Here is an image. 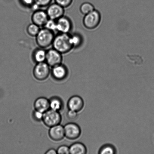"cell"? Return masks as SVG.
I'll use <instances>...</instances> for the list:
<instances>
[{
  "label": "cell",
  "instance_id": "cell-1",
  "mask_svg": "<svg viewBox=\"0 0 154 154\" xmlns=\"http://www.w3.org/2000/svg\"><path fill=\"white\" fill-rule=\"evenodd\" d=\"M52 45L54 49L62 54L68 53L74 48L71 35L66 33H60L55 35Z\"/></svg>",
  "mask_w": 154,
  "mask_h": 154
},
{
  "label": "cell",
  "instance_id": "cell-2",
  "mask_svg": "<svg viewBox=\"0 0 154 154\" xmlns=\"http://www.w3.org/2000/svg\"><path fill=\"white\" fill-rule=\"evenodd\" d=\"M55 36L54 32L43 27L35 37L36 43L39 48L46 49L52 45Z\"/></svg>",
  "mask_w": 154,
  "mask_h": 154
},
{
  "label": "cell",
  "instance_id": "cell-3",
  "mask_svg": "<svg viewBox=\"0 0 154 154\" xmlns=\"http://www.w3.org/2000/svg\"><path fill=\"white\" fill-rule=\"evenodd\" d=\"M101 19L100 13L98 11L94 10L85 15L83 19V24L88 29H94L99 25Z\"/></svg>",
  "mask_w": 154,
  "mask_h": 154
},
{
  "label": "cell",
  "instance_id": "cell-4",
  "mask_svg": "<svg viewBox=\"0 0 154 154\" xmlns=\"http://www.w3.org/2000/svg\"><path fill=\"white\" fill-rule=\"evenodd\" d=\"M62 117L59 112L49 109L44 113L43 121L45 125L48 127L60 124Z\"/></svg>",
  "mask_w": 154,
  "mask_h": 154
},
{
  "label": "cell",
  "instance_id": "cell-5",
  "mask_svg": "<svg viewBox=\"0 0 154 154\" xmlns=\"http://www.w3.org/2000/svg\"><path fill=\"white\" fill-rule=\"evenodd\" d=\"M50 67L46 62L36 63L33 70V75L36 79L44 81L48 78L50 73Z\"/></svg>",
  "mask_w": 154,
  "mask_h": 154
},
{
  "label": "cell",
  "instance_id": "cell-6",
  "mask_svg": "<svg viewBox=\"0 0 154 154\" xmlns=\"http://www.w3.org/2000/svg\"><path fill=\"white\" fill-rule=\"evenodd\" d=\"M62 54L52 48L47 51L46 62L50 67H53L62 64Z\"/></svg>",
  "mask_w": 154,
  "mask_h": 154
},
{
  "label": "cell",
  "instance_id": "cell-7",
  "mask_svg": "<svg viewBox=\"0 0 154 154\" xmlns=\"http://www.w3.org/2000/svg\"><path fill=\"white\" fill-rule=\"evenodd\" d=\"M65 136L68 139L75 140L79 138L81 134V128L76 124L70 123L64 126Z\"/></svg>",
  "mask_w": 154,
  "mask_h": 154
},
{
  "label": "cell",
  "instance_id": "cell-8",
  "mask_svg": "<svg viewBox=\"0 0 154 154\" xmlns=\"http://www.w3.org/2000/svg\"><path fill=\"white\" fill-rule=\"evenodd\" d=\"M49 19L56 20L64 16V8L56 3L50 4L46 11Z\"/></svg>",
  "mask_w": 154,
  "mask_h": 154
},
{
  "label": "cell",
  "instance_id": "cell-9",
  "mask_svg": "<svg viewBox=\"0 0 154 154\" xmlns=\"http://www.w3.org/2000/svg\"><path fill=\"white\" fill-rule=\"evenodd\" d=\"M56 21L57 31L59 33L69 34L72 29V23L69 18L64 16Z\"/></svg>",
  "mask_w": 154,
  "mask_h": 154
},
{
  "label": "cell",
  "instance_id": "cell-10",
  "mask_svg": "<svg viewBox=\"0 0 154 154\" xmlns=\"http://www.w3.org/2000/svg\"><path fill=\"white\" fill-rule=\"evenodd\" d=\"M49 19L46 11L39 9L35 11L31 17L32 23L40 27L44 26Z\"/></svg>",
  "mask_w": 154,
  "mask_h": 154
},
{
  "label": "cell",
  "instance_id": "cell-11",
  "mask_svg": "<svg viewBox=\"0 0 154 154\" xmlns=\"http://www.w3.org/2000/svg\"><path fill=\"white\" fill-rule=\"evenodd\" d=\"M51 73L54 79L61 81L67 78L68 75V70L65 66L61 64L52 67Z\"/></svg>",
  "mask_w": 154,
  "mask_h": 154
},
{
  "label": "cell",
  "instance_id": "cell-12",
  "mask_svg": "<svg viewBox=\"0 0 154 154\" xmlns=\"http://www.w3.org/2000/svg\"><path fill=\"white\" fill-rule=\"evenodd\" d=\"M49 135L51 139L54 141H61L65 136L64 127L60 124L52 127L49 130Z\"/></svg>",
  "mask_w": 154,
  "mask_h": 154
},
{
  "label": "cell",
  "instance_id": "cell-13",
  "mask_svg": "<svg viewBox=\"0 0 154 154\" xmlns=\"http://www.w3.org/2000/svg\"><path fill=\"white\" fill-rule=\"evenodd\" d=\"M84 106V101L81 97L74 96L69 99L67 106L69 109L79 112L83 109Z\"/></svg>",
  "mask_w": 154,
  "mask_h": 154
},
{
  "label": "cell",
  "instance_id": "cell-14",
  "mask_svg": "<svg viewBox=\"0 0 154 154\" xmlns=\"http://www.w3.org/2000/svg\"><path fill=\"white\" fill-rule=\"evenodd\" d=\"M35 109L44 113L50 109L49 100L44 97H40L36 100L34 103Z\"/></svg>",
  "mask_w": 154,
  "mask_h": 154
},
{
  "label": "cell",
  "instance_id": "cell-15",
  "mask_svg": "<svg viewBox=\"0 0 154 154\" xmlns=\"http://www.w3.org/2000/svg\"><path fill=\"white\" fill-rule=\"evenodd\" d=\"M47 51L45 49L39 48L36 49L33 52L32 57L34 61L36 63L46 62Z\"/></svg>",
  "mask_w": 154,
  "mask_h": 154
},
{
  "label": "cell",
  "instance_id": "cell-16",
  "mask_svg": "<svg viewBox=\"0 0 154 154\" xmlns=\"http://www.w3.org/2000/svg\"><path fill=\"white\" fill-rule=\"evenodd\" d=\"M70 154H85L87 153V149L82 143L77 142L74 143L69 147Z\"/></svg>",
  "mask_w": 154,
  "mask_h": 154
},
{
  "label": "cell",
  "instance_id": "cell-17",
  "mask_svg": "<svg viewBox=\"0 0 154 154\" xmlns=\"http://www.w3.org/2000/svg\"><path fill=\"white\" fill-rule=\"evenodd\" d=\"M49 100L50 109L58 112L62 109L63 103L60 98L57 97H54L51 98Z\"/></svg>",
  "mask_w": 154,
  "mask_h": 154
},
{
  "label": "cell",
  "instance_id": "cell-18",
  "mask_svg": "<svg viewBox=\"0 0 154 154\" xmlns=\"http://www.w3.org/2000/svg\"><path fill=\"white\" fill-rule=\"evenodd\" d=\"M116 153L115 147L112 145L105 144L101 147L99 151L100 154H114Z\"/></svg>",
  "mask_w": 154,
  "mask_h": 154
},
{
  "label": "cell",
  "instance_id": "cell-19",
  "mask_svg": "<svg viewBox=\"0 0 154 154\" xmlns=\"http://www.w3.org/2000/svg\"><path fill=\"white\" fill-rule=\"evenodd\" d=\"M40 29V27L34 23L30 24L27 28V32L31 37H35Z\"/></svg>",
  "mask_w": 154,
  "mask_h": 154
},
{
  "label": "cell",
  "instance_id": "cell-20",
  "mask_svg": "<svg viewBox=\"0 0 154 154\" xmlns=\"http://www.w3.org/2000/svg\"><path fill=\"white\" fill-rule=\"evenodd\" d=\"M80 11L82 14L85 15L94 10V7L89 2H85L81 5L80 8Z\"/></svg>",
  "mask_w": 154,
  "mask_h": 154
},
{
  "label": "cell",
  "instance_id": "cell-21",
  "mask_svg": "<svg viewBox=\"0 0 154 154\" xmlns=\"http://www.w3.org/2000/svg\"><path fill=\"white\" fill-rule=\"evenodd\" d=\"M71 40L73 48H77L80 46L82 43L81 36L78 34H74L71 35Z\"/></svg>",
  "mask_w": 154,
  "mask_h": 154
},
{
  "label": "cell",
  "instance_id": "cell-22",
  "mask_svg": "<svg viewBox=\"0 0 154 154\" xmlns=\"http://www.w3.org/2000/svg\"><path fill=\"white\" fill-rule=\"evenodd\" d=\"M43 27L50 30L54 32L55 31H57L56 21L49 19Z\"/></svg>",
  "mask_w": 154,
  "mask_h": 154
},
{
  "label": "cell",
  "instance_id": "cell-23",
  "mask_svg": "<svg viewBox=\"0 0 154 154\" xmlns=\"http://www.w3.org/2000/svg\"><path fill=\"white\" fill-rule=\"evenodd\" d=\"M73 1V0H55V3L64 8L70 7Z\"/></svg>",
  "mask_w": 154,
  "mask_h": 154
},
{
  "label": "cell",
  "instance_id": "cell-24",
  "mask_svg": "<svg viewBox=\"0 0 154 154\" xmlns=\"http://www.w3.org/2000/svg\"><path fill=\"white\" fill-rule=\"evenodd\" d=\"M43 116L44 113L36 110L32 113L33 119L37 122L43 120Z\"/></svg>",
  "mask_w": 154,
  "mask_h": 154
},
{
  "label": "cell",
  "instance_id": "cell-25",
  "mask_svg": "<svg viewBox=\"0 0 154 154\" xmlns=\"http://www.w3.org/2000/svg\"><path fill=\"white\" fill-rule=\"evenodd\" d=\"M52 0H34L35 3L40 7H48L52 2Z\"/></svg>",
  "mask_w": 154,
  "mask_h": 154
},
{
  "label": "cell",
  "instance_id": "cell-26",
  "mask_svg": "<svg viewBox=\"0 0 154 154\" xmlns=\"http://www.w3.org/2000/svg\"><path fill=\"white\" fill-rule=\"evenodd\" d=\"M57 154H70L69 147L66 145L60 146L57 150Z\"/></svg>",
  "mask_w": 154,
  "mask_h": 154
},
{
  "label": "cell",
  "instance_id": "cell-27",
  "mask_svg": "<svg viewBox=\"0 0 154 154\" xmlns=\"http://www.w3.org/2000/svg\"><path fill=\"white\" fill-rule=\"evenodd\" d=\"M68 119L70 120L74 121L76 120L78 118V112L73 110L69 109L67 113Z\"/></svg>",
  "mask_w": 154,
  "mask_h": 154
},
{
  "label": "cell",
  "instance_id": "cell-28",
  "mask_svg": "<svg viewBox=\"0 0 154 154\" xmlns=\"http://www.w3.org/2000/svg\"><path fill=\"white\" fill-rule=\"evenodd\" d=\"M20 1L24 5L31 8L35 3L34 0H20Z\"/></svg>",
  "mask_w": 154,
  "mask_h": 154
},
{
  "label": "cell",
  "instance_id": "cell-29",
  "mask_svg": "<svg viewBox=\"0 0 154 154\" xmlns=\"http://www.w3.org/2000/svg\"><path fill=\"white\" fill-rule=\"evenodd\" d=\"M46 154H57V150L53 149H51L48 150L46 153Z\"/></svg>",
  "mask_w": 154,
  "mask_h": 154
}]
</instances>
